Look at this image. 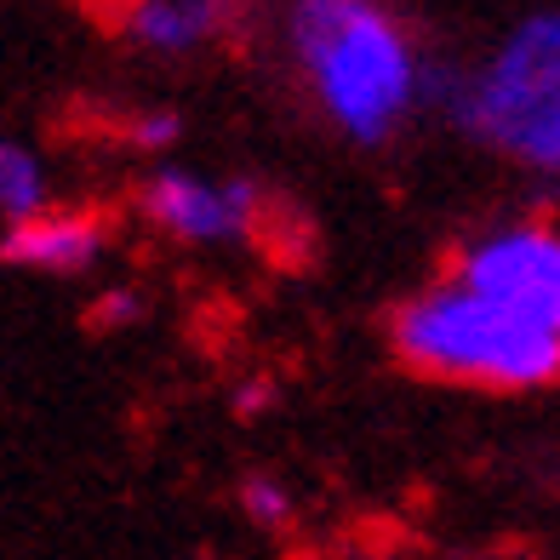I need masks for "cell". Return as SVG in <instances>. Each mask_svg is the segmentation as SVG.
Returning a JSON list of instances; mask_svg holds the SVG:
<instances>
[{
	"mask_svg": "<svg viewBox=\"0 0 560 560\" xmlns=\"http://www.w3.org/2000/svg\"><path fill=\"white\" fill-rule=\"evenodd\" d=\"M287 52L349 143H389L423 104V52L384 0H292Z\"/></svg>",
	"mask_w": 560,
	"mask_h": 560,
	"instance_id": "cell-1",
	"label": "cell"
},
{
	"mask_svg": "<svg viewBox=\"0 0 560 560\" xmlns=\"http://www.w3.org/2000/svg\"><path fill=\"white\" fill-rule=\"evenodd\" d=\"M389 343L418 377L492 395L560 384V326L503 303L469 280H435L406 298L389 320Z\"/></svg>",
	"mask_w": 560,
	"mask_h": 560,
	"instance_id": "cell-2",
	"label": "cell"
},
{
	"mask_svg": "<svg viewBox=\"0 0 560 560\" xmlns=\"http://www.w3.org/2000/svg\"><path fill=\"white\" fill-rule=\"evenodd\" d=\"M452 115L492 155L560 177V7L521 18L464 74Z\"/></svg>",
	"mask_w": 560,
	"mask_h": 560,
	"instance_id": "cell-3",
	"label": "cell"
},
{
	"mask_svg": "<svg viewBox=\"0 0 560 560\" xmlns=\"http://www.w3.org/2000/svg\"><path fill=\"white\" fill-rule=\"evenodd\" d=\"M138 212L155 235L177 246H235L252 241L264 223V189L252 177H212V172H184L161 166L143 177Z\"/></svg>",
	"mask_w": 560,
	"mask_h": 560,
	"instance_id": "cell-4",
	"label": "cell"
},
{
	"mask_svg": "<svg viewBox=\"0 0 560 560\" xmlns=\"http://www.w3.org/2000/svg\"><path fill=\"white\" fill-rule=\"evenodd\" d=\"M452 275L560 326V229L549 223H509V229L469 241L457 252Z\"/></svg>",
	"mask_w": 560,
	"mask_h": 560,
	"instance_id": "cell-5",
	"label": "cell"
},
{
	"mask_svg": "<svg viewBox=\"0 0 560 560\" xmlns=\"http://www.w3.org/2000/svg\"><path fill=\"white\" fill-rule=\"evenodd\" d=\"M109 252V218H97L86 207H40L35 218L7 223L0 235V264L23 275H92Z\"/></svg>",
	"mask_w": 560,
	"mask_h": 560,
	"instance_id": "cell-6",
	"label": "cell"
},
{
	"mask_svg": "<svg viewBox=\"0 0 560 560\" xmlns=\"http://www.w3.org/2000/svg\"><path fill=\"white\" fill-rule=\"evenodd\" d=\"M218 30L223 23L207 0H132V12H126L132 46H143V52H155V58H189Z\"/></svg>",
	"mask_w": 560,
	"mask_h": 560,
	"instance_id": "cell-7",
	"label": "cell"
},
{
	"mask_svg": "<svg viewBox=\"0 0 560 560\" xmlns=\"http://www.w3.org/2000/svg\"><path fill=\"white\" fill-rule=\"evenodd\" d=\"M40 207H52V172L23 138L0 132V223L35 218Z\"/></svg>",
	"mask_w": 560,
	"mask_h": 560,
	"instance_id": "cell-8",
	"label": "cell"
},
{
	"mask_svg": "<svg viewBox=\"0 0 560 560\" xmlns=\"http://www.w3.org/2000/svg\"><path fill=\"white\" fill-rule=\"evenodd\" d=\"M241 515H246L252 526L275 532V526L292 521V492L280 487L275 475H246V480H241Z\"/></svg>",
	"mask_w": 560,
	"mask_h": 560,
	"instance_id": "cell-9",
	"label": "cell"
},
{
	"mask_svg": "<svg viewBox=\"0 0 560 560\" xmlns=\"http://www.w3.org/2000/svg\"><path fill=\"white\" fill-rule=\"evenodd\" d=\"M143 310H149V303H143L138 287H104V292L92 298V310H86V315H92L97 332H120V326L143 320Z\"/></svg>",
	"mask_w": 560,
	"mask_h": 560,
	"instance_id": "cell-10",
	"label": "cell"
},
{
	"mask_svg": "<svg viewBox=\"0 0 560 560\" xmlns=\"http://www.w3.org/2000/svg\"><path fill=\"white\" fill-rule=\"evenodd\" d=\"M177 132H184L177 109H143V115L126 120V143H132V149H149V155L172 149V143H177Z\"/></svg>",
	"mask_w": 560,
	"mask_h": 560,
	"instance_id": "cell-11",
	"label": "cell"
},
{
	"mask_svg": "<svg viewBox=\"0 0 560 560\" xmlns=\"http://www.w3.org/2000/svg\"><path fill=\"white\" fill-rule=\"evenodd\" d=\"M207 7L218 12V23H229V18H235V12H246L252 0H207Z\"/></svg>",
	"mask_w": 560,
	"mask_h": 560,
	"instance_id": "cell-12",
	"label": "cell"
}]
</instances>
